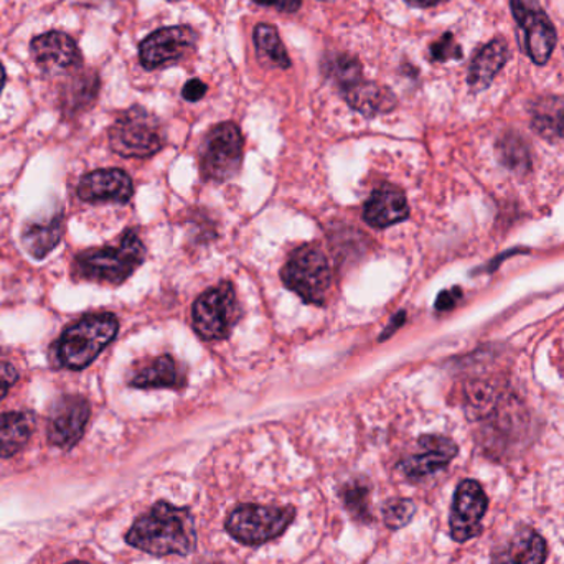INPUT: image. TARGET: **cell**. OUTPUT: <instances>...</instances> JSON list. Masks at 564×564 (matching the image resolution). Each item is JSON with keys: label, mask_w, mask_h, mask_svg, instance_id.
Instances as JSON below:
<instances>
[{"label": "cell", "mask_w": 564, "mask_h": 564, "mask_svg": "<svg viewBox=\"0 0 564 564\" xmlns=\"http://www.w3.org/2000/svg\"><path fill=\"white\" fill-rule=\"evenodd\" d=\"M119 330L112 314H91L79 318L56 341V358L68 370H83L115 340Z\"/></svg>", "instance_id": "3"}, {"label": "cell", "mask_w": 564, "mask_h": 564, "mask_svg": "<svg viewBox=\"0 0 564 564\" xmlns=\"http://www.w3.org/2000/svg\"><path fill=\"white\" fill-rule=\"evenodd\" d=\"M109 142L112 151L122 158L144 159L158 154L164 148L165 138L155 116L135 106L116 119Z\"/></svg>", "instance_id": "6"}, {"label": "cell", "mask_w": 564, "mask_h": 564, "mask_svg": "<svg viewBox=\"0 0 564 564\" xmlns=\"http://www.w3.org/2000/svg\"><path fill=\"white\" fill-rule=\"evenodd\" d=\"M370 496L371 489L365 479L350 480L340 489V499L345 509L358 522H371Z\"/></svg>", "instance_id": "24"}, {"label": "cell", "mask_w": 564, "mask_h": 564, "mask_svg": "<svg viewBox=\"0 0 564 564\" xmlns=\"http://www.w3.org/2000/svg\"><path fill=\"white\" fill-rule=\"evenodd\" d=\"M134 194L132 181L119 169H101L85 175L78 184V197L83 202H116L126 204Z\"/></svg>", "instance_id": "14"}, {"label": "cell", "mask_w": 564, "mask_h": 564, "mask_svg": "<svg viewBox=\"0 0 564 564\" xmlns=\"http://www.w3.org/2000/svg\"><path fill=\"white\" fill-rule=\"evenodd\" d=\"M535 126L536 129H539V132H543V134L552 132V134L564 135V111L555 119V121H553V119L546 121L545 118H539V122H536Z\"/></svg>", "instance_id": "33"}, {"label": "cell", "mask_w": 564, "mask_h": 564, "mask_svg": "<svg viewBox=\"0 0 564 564\" xmlns=\"http://www.w3.org/2000/svg\"><path fill=\"white\" fill-rule=\"evenodd\" d=\"M341 93H344L350 108L361 112L367 118L390 112L397 106V98L390 89L383 88L377 83L364 82V79L348 86Z\"/></svg>", "instance_id": "18"}, {"label": "cell", "mask_w": 564, "mask_h": 564, "mask_svg": "<svg viewBox=\"0 0 564 564\" xmlns=\"http://www.w3.org/2000/svg\"><path fill=\"white\" fill-rule=\"evenodd\" d=\"M509 46L506 40L496 39L484 46L476 58L470 63L469 68V85L474 91H482L496 78L497 73L503 68L507 59H509Z\"/></svg>", "instance_id": "19"}, {"label": "cell", "mask_w": 564, "mask_h": 564, "mask_svg": "<svg viewBox=\"0 0 564 564\" xmlns=\"http://www.w3.org/2000/svg\"><path fill=\"white\" fill-rule=\"evenodd\" d=\"M408 214L410 207L403 192L393 185H381L368 198L364 208V220L370 227L381 230L406 220Z\"/></svg>", "instance_id": "16"}, {"label": "cell", "mask_w": 564, "mask_h": 564, "mask_svg": "<svg viewBox=\"0 0 564 564\" xmlns=\"http://www.w3.org/2000/svg\"><path fill=\"white\" fill-rule=\"evenodd\" d=\"M89 414V403L83 397L68 394L56 400L48 417L50 443L62 449H72L85 434Z\"/></svg>", "instance_id": "12"}, {"label": "cell", "mask_w": 564, "mask_h": 564, "mask_svg": "<svg viewBox=\"0 0 564 564\" xmlns=\"http://www.w3.org/2000/svg\"><path fill=\"white\" fill-rule=\"evenodd\" d=\"M129 383L134 388H181L184 377L171 355H162L132 375Z\"/></svg>", "instance_id": "21"}, {"label": "cell", "mask_w": 564, "mask_h": 564, "mask_svg": "<svg viewBox=\"0 0 564 564\" xmlns=\"http://www.w3.org/2000/svg\"><path fill=\"white\" fill-rule=\"evenodd\" d=\"M19 380L15 367L6 361H0V400L9 393L10 388Z\"/></svg>", "instance_id": "29"}, {"label": "cell", "mask_w": 564, "mask_h": 564, "mask_svg": "<svg viewBox=\"0 0 564 564\" xmlns=\"http://www.w3.org/2000/svg\"><path fill=\"white\" fill-rule=\"evenodd\" d=\"M243 162V135L234 122H221L205 135L200 152L202 174L225 182L237 175Z\"/></svg>", "instance_id": "8"}, {"label": "cell", "mask_w": 564, "mask_h": 564, "mask_svg": "<svg viewBox=\"0 0 564 564\" xmlns=\"http://www.w3.org/2000/svg\"><path fill=\"white\" fill-rule=\"evenodd\" d=\"M281 278L285 288L315 305L325 304L334 282L330 263L315 245H304L295 250L282 268Z\"/></svg>", "instance_id": "4"}, {"label": "cell", "mask_w": 564, "mask_h": 564, "mask_svg": "<svg viewBox=\"0 0 564 564\" xmlns=\"http://www.w3.org/2000/svg\"><path fill=\"white\" fill-rule=\"evenodd\" d=\"M68 564H86V563L75 562V563H68Z\"/></svg>", "instance_id": "36"}, {"label": "cell", "mask_w": 564, "mask_h": 564, "mask_svg": "<svg viewBox=\"0 0 564 564\" xmlns=\"http://www.w3.org/2000/svg\"><path fill=\"white\" fill-rule=\"evenodd\" d=\"M546 558V540L532 527H520L492 553V564H545Z\"/></svg>", "instance_id": "15"}, {"label": "cell", "mask_w": 564, "mask_h": 564, "mask_svg": "<svg viewBox=\"0 0 564 564\" xmlns=\"http://www.w3.org/2000/svg\"><path fill=\"white\" fill-rule=\"evenodd\" d=\"M65 234V217L62 214L53 215L50 220L32 224L23 231V247L30 257L43 260L48 257Z\"/></svg>", "instance_id": "20"}, {"label": "cell", "mask_w": 564, "mask_h": 564, "mask_svg": "<svg viewBox=\"0 0 564 564\" xmlns=\"http://www.w3.org/2000/svg\"><path fill=\"white\" fill-rule=\"evenodd\" d=\"M513 17L525 36V52L536 65H545L556 46V29L536 0H510Z\"/></svg>", "instance_id": "10"}, {"label": "cell", "mask_w": 564, "mask_h": 564, "mask_svg": "<svg viewBox=\"0 0 564 564\" xmlns=\"http://www.w3.org/2000/svg\"><path fill=\"white\" fill-rule=\"evenodd\" d=\"M30 48L35 62L48 72L72 68L82 58L76 43L62 32H48L36 36Z\"/></svg>", "instance_id": "17"}, {"label": "cell", "mask_w": 564, "mask_h": 564, "mask_svg": "<svg viewBox=\"0 0 564 564\" xmlns=\"http://www.w3.org/2000/svg\"><path fill=\"white\" fill-rule=\"evenodd\" d=\"M416 506L410 499L388 500L383 507L384 525L391 530L404 529L413 520Z\"/></svg>", "instance_id": "26"}, {"label": "cell", "mask_w": 564, "mask_h": 564, "mask_svg": "<svg viewBox=\"0 0 564 564\" xmlns=\"http://www.w3.org/2000/svg\"><path fill=\"white\" fill-rule=\"evenodd\" d=\"M32 434V421L23 413L0 416V457H12L25 447Z\"/></svg>", "instance_id": "22"}, {"label": "cell", "mask_w": 564, "mask_h": 564, "mask_svg": "<svg viewBox=\"0 0 564 564\" xmlns=\"http://www.w3.org/2000/svg\"><path fill=\"white\" fill-rule=\"evenodd\" d=\"M499 155L510 171L525 172L530 169L529 149L519 135H506L499 142Z\"/></svg>", "instance_id": "25"}, {"label": "cell", "mask_w": 564, "mask_h": 564, "mask_svg": "<svg viewBox=\"0 0 564 564\" xmlns=\"http://www.w3.org/2000/svg\"><path fill=\"white\" fill-rule=\"evenodd\" d=\"M205 93H207V85L197 78L191 79V82L184 86V89H182V96L191 102L200 101V99L204 98Z\"/></svg>", "instance_id": "31"}, {"label": "cell", "mask_w": 564, "mask_h": 564, "mask_svg": "<svg viewBox=\"0 0 564 564\" xmlns=\"http://www.w3.org/2000/svg\"><path fill=\"white\" fill-rule=\"evenodd\" d=\"M489 509V499L477 480L466 479L457 486L451 507V539L466 543L482 530V520Z\"/></svg>", "instance_id": "11"}, {"label": "cell", "mask_w": 564, "mask_h": 564, "mask_svg": "<svg viewBox=\"0 0 564 564\" xmlns=\"http://www.w3.org/2000/svg\"><path fill=\"white\" fill-rule=\"evenodd\" d=\"M145 248L135 231L122 235L116 247L83 251L73 264L75 278L101 284H121L144 263Z\"/></svg>", "instance_id": "2"}, {"label": "cell", "mask_w": 564, "mask_h": 564, "mask_svg": "<svg viewBox=\"0 0 564 564\" xmlns=\"http://www.w3.org/2000/svg\"><path fill=\"white\" fill-rule=\"evenodd\" d=\"M171 2H175V0H171Z\"/></svg>", "instance_id": "37"}, {"label": "cell", "mask_w": 564, "mask_h": 564, "mask_svg": "<svg viewBox=\"0 0 564 564\" xmlns=\"http://www.w3.org/2000/svg\"><path fill=\"white\" fill-rule=\"evenodd\" d=\"M463 299V291L459 288L449 289V291H443L437 297L436 308L437 311H451L456 307L457 302Z\"/></svg>", "instance_id": "30"}, {"label": "cell", "mask_w": 564, "mask_h": 564, "mask_svg": "<svg viewBox=\"0 0 564 564\" xmlns=\"http://www.w3.org/2000/svg\"><path fill=\"white\" fill-rule=\"evenodd\" d=\"M295 519L294 507L243 503L228 516L227 532L247 546L263 545L281 536Z\"/></svg>", "instance_id": "5"}, {"label": "cell", "mask_w": 564, "mask_h": 564, "mask_svg": "<svg viewBox=\"0 0 564 564\" xmlns=\"http://www.w3.org/2000/svg\"><path fill=\"white\" fill-rule=\"evenodd\" d=\"M253 2L264 7H273V9L280 10V12L288 13L297 12L302 6V0H253Z\"/></svg>", "instance_id": "32"}, {"label": "cell", "mask_w": 564, "mask_h": 564, "mask_svg": "<svg viewBox=\"0 0 564 564\" xmlns=\"http://www.w3.org/2000/svg\"><path fill=\"white\" fill-rule=\"evenodd\" d=\"M421 453L401 460L400 470L411 480H421L446 469L451 460L459 453V447L449 437L427 434L420 437Z\"/></svg>", "instance_id": "13"}, {"label": "cell", "mask_w": 564, "mask_h": 564, "mask_svg": "<svg viewBox=\"0 0 564 564\" xmlns=\"http://www.w3.org/2000/svg\"><path fill=\"white\" fill-rule=\"evenodd\" d=\"M330 69L332 76H334L337 85L340 86L341 91L364 79L361 78L360 63L350 55L335 56L334 62L330 63Z\"/></svg>", "instance_id": "27"}, {"label": "cell", "mask_w": 564, "mask_h": 564, "mask_svg": "<svg viewBox=\"0 0 564 564\" xmlns=\"http://www.w3.org/2000/svg\"><path fill=\"white\" fill-rule=\"evenodd\" d=\"M404 2L417 7V9H430V7L440 6V3L447 2V0H404Z\"/></svg>", "instance_id": "34"}, {"label": "cell", "mask_w": 564, "mask_h": 564, "mask_svg": "<svg viewBox=\"0 0 564 564\" xmlns=\"http://www.w3.org/2000/svg\"><path fill=\"white\" fill-rule=\"evenodd\" d=\"M126 542L149 555H191L197 549L194 516L191 509L161 500L135 520Z\"/></svg>", "instance_id": "1"}, {"label": "cell", "mask_w": 564, "mask_h": 564, "mask_svg": "<svg viewBox=\"0 0 564 564\" xmlns=\"http://www.w3.org/2000/svg\"><path fill=\"white\" fill-rule=\"evenodd\" d=\"M197 43L198 33L192 26H167L142 40L139 58L145 69L162 68L187 58L197 48Z\"/></svg>", "instance_id": "9"}, {"label": "cell", "mask_w": 564, "mask_h": 564, "mask_svg": "<svg viewBox=\"0 0 564 564\" xmlns=\"http://www.w3.org/2000/svg\"><path fill=\"white\" fill-rule=\"evenodd\" d=\"M254 45H257L258 55L261 56L263 62L284 69L291 66V59H289L288 52L282 45L276 26L260 23L254 29Z\"/></svg>", "instance_id": "23"}, {"label": "cell", "mask_w": 564, "mask_h": 564, "mask_svg": "<svg viewBox=\"0 0 564 564\" xmlns=\"http://www.w3.org/2000/svg\"><path fill=\"white\" fill-rule=\"evenodd\" d=\"M431 56L440 63L449 62V59L463 58V48L454 39L453 33H444L437 42L431 45Z\"/></svg>", "instance_id": "28"}, {"label": "cell", "mask_w": 564, "mask_h": 564, "mask_svg": "<svg viewBox=\"0 0 564 564\" xmlns=\"http://www.w3.org/2000/svg\"><path fill=\"white\" fill-rule=\"evenodd\" d=\"M3 83H6V69L0 65V91H2Z\"/></svg>", "instance_id": "35"}, {"label": "cell", "mask_w": 564, "mask_h": 564, "mask_svg": "<svg viewBox=\"0 0 564 564\" xmlns=\"http://www.w3.org/2000/svg\"><path fill=\"white\" fill-rule=\"evenodd\" d=\"M192 318L195 332L204 340L227 338L240 318V305L234 284L225 281L205 291L195 301Z\"/></svg>", "instance_id": "7"}]
</instances>
